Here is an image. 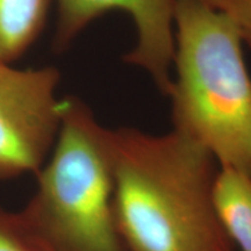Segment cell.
I'll list each match as a JSON object with an SVG mask.
<instances>
[{"mask_svg": "<svg viewBox=\"0 0 251 251\" xmlns=\"http://www.w3.org/2000/svg\"><path fill=\"white\" fill-rule=\"evenodd\" d=\"M57 21L52 47L63 51L92 21L111 11L129 15L136 29V42L125 63L140 68L163 96L172 86L175 56V15L177 0H55Z\"/></svg>", "mask_w": 251, "mask_h": 251, "instance_id": "5b68a950", "label": "cell"}, {"mask_svg": "<svg viewBox=\"0 0 251 251\" xmlns=\"http://www.w3.org/2000/svg\"><path fill=\"white\" fill-rule=\"evenodd\" d=\"M114 208L127 251H233L216 213L219 165L180 131L112 129Z\"/></svg>", "mask_w": 251, "mask_h": 251, "instance_id": "6da1fadb", "label": "cell"}, {"mask_svg": "<svg viewBox=\"0 0 251 251\" xmlns=\"http://www.w3.org/2000/svg\"><path fill=\"white\" fill-rule=\"evenodd\" d=\"M51 0H0V62L20 57L45 27Z\"/></svg>", "mask_w": 251, "mask_h": 251, "instance_id": "52a82bcc", "label": "cell"}, {"mask_svg": "<svg viewBox=\"0 0 251 251\" xmlns=\"http://www.w3.org/2000/svg\"><path fill=\"white\" fill-rule=\"evenodd\" d=\"M240 30L202 0H177L172 67L174 129L218 163L251 177V77Z\"/></svg>", "mask_w": 251, "mask_h": 251, "instance_id": "7a4b0ae2", "label": "cell"}, {"mask_svg": "<svg viewBox=\"0 0 251 251\" xmlns=\"http://www.w3.org/2000/svg\"><path fill=\"white\" fill-rule=\"evenodd\" d=\"M19 213L45 251H127L114 208L112 129L77 97L62 99L51 152Z\"/></svg>", "mask_w": 251, "mask_h": 251, "instance_id": "3957f363", "label": "cell"}, {"mask_svg": "<svg viewBox=\"0 0 251 251\" xmlns=\"http://www.w3.org/2000/svg\"><path fill=\"white\" fill-rule=\"evenodd\" d=\"M216 213L226 234L241 251H251V177L219 168L213 187Z\"/></svg>", "mask_w": 251, "mask_h": 251, "instance_id": "8992f818", "label": "cell"}, {"mask_svg": "<svg viewBox=\"0 0 251 251\" xmlns=\"http://www.w3.org/2000/svg\"><path fill=\"white\" fill-rule=\"evenodd\" d=\"M59 80L54 67L0 62V180L36 175L49 157L61 125Z\"/></svg>", "mask_w": 251, "mask_h": 251, "instance_id": "277c9868", "label": "cell"}, {"mask_svg": "<svg viewBox=\"0 0 251 251\" xmlns=\"http://www.w3.org/2000/svg\"><path fill=\"white\" fill-rule=\"evenodd\" d=\"M236 25L244 43L251 47V0H202Z\"/></svg>", "mask_w": 251, "mask_h": 251, "instance_id": "9c48e42d", "label": "cell"}, {"mask_svg": "<svg viewBox=\"0 0 251 251\" xmlns=\"http://www.w3.org/2000/svg\"><path fill=\"white\" fill-rule=\"evenodd\" d=\"M0 251H45L37 243L19 213L0 207Z\"/></svg>", "mask_w": 251, "mask_h": 251, "instance_id": "ba28073f", "label": "cell"}]
</instances>
